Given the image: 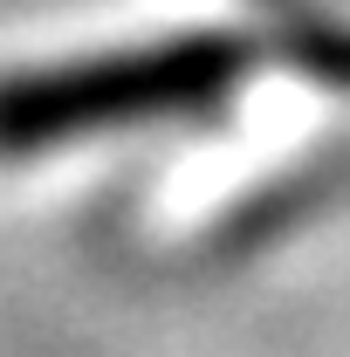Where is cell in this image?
Instances as JSON below:
<instances>
[{
    "instance_id": "1",
    "label": "cell",
    "mask_w": 350,
    "mask_h": 357,
    "mask_svg": "<svg viewBox=\"0 0 350 357\" xmlns=\"http://www.w3.org/2000/svg\"><path fill=\"white\" fill-rule=\"evenodd\" d=\"M248 69H254V42L241 35H172L151 48L14 69L0 76V151H42L62 137L213 110Z\"/></svg>"
}]
</instances>
